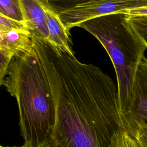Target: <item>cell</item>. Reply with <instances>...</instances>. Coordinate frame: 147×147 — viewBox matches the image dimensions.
Returning a JSON list of instances; mask_svg holds the SVG:
<instances>
[{
    "label": "cell",
    "instance_id": "cell-11",
    "mask_svg": "<svg viewBox=\"0 0 147 147\" xmlns=\"http://www.w3.org/2000/svg\"><path fill=\"white\" fill-rule=\"evenodd\" d=\"M110 147H140V146L133 136L124 129H121L114 135Z\"/></svg>",
    "mask_w": 147,
    "mask_h": 147
},
{
    "label": "cell",
    "instance_id": "cell-16",
    "mask_svg": "<svg viewBox=\"0 0 147 147\" xmlns=\"http://www.w3.org/2000/svg\"><path fill=\"white\" fill-rule=\"evenodd\" d=\"M122 13L125 14L127 17L147 16V6L142 8L127 10L124 11Z\"/></svg>",
    "mask_w": 147,
    "mask_h": 147
},
{
    "label": "cell",
    "instance_id": "cell-15",
    "mask_svg": "<svg viewBox=\"0 0 147 147\" xmlns=\"http://www.w3.org/2000/svg\"><path fill=\"white\" fill-rule=\"evenodd\" d=\"M11 29H28L23 22L18 21L0 14V30Z\"/></svg>",
    "mask_w": 147,
    "mask_h": 147
},
{
    "label": "cell",
    "instance_id": "cell-9",
    "mask_svg": "<svg viewBox=\"0 0 147 147\" xmlns=\"http://www.w3.org/2000/svg\"><path fill=\"white\" fill-rule=\"evenodd\" d=\"M42 5L51 11L59 14L76 6L92 0H38Z\"/></svg>",
    "mask_w": 147,
    "mask_h": 147
},
{
    "label": "cell",
    "instance_id": "cell-13",
    "mask_svg": "<svg viewBox=\"0 0 147 147\" xmlns=\"http://www.w3.org/2000/svg\"><path fill=\"white\" fill-rule=\"evenodd\" d=\"M15 56L14 53L9 49L0 47V84L5 78L10 62Z\"/></svg>",
    "mask_w": 147,
    "mask_h": 147
},
{
    "label": "cell",
    "instance_id": "cell-2",
    "mask_svg": "<svg viewBox=\"0 0 147 147\" xmlns=\"http://www.w3.org/2000/svg\"><path fill=\"white\" fill-rule=\"evenodd\" d=\"M16 99L20 134L33 147H43L56 121L51 85L36 51L14 56L1 84Z\"/></svg>",
    "mask_w": 147,
    "mask_h": 147
},
{
    "label": "cell",
    "instance_id": "cell-6",
    "mask_svg": "<svg viewBox=\"0 0 147 147\" xmlns=\"http://www.w3.org/2000/svg\"><path fill=\"white\" fill-rule=\"evenodd\" d=\"M24 22L31 36L48 43V30L45 10L38 0H18Z\"/></svg>",
    "mask_w": 147,
    "mask_h": 147
},
{
    "label": "cell",
    "instance_id": "cell-17",
    "mask_svg": "<svg viewBox=\"0 0 147 147\" xmlns=\"http://www.w3.org/2000/svg\"><path fill=\"white\" fill-rule=\"evenodd\" d=\"M0 147H33L30 144H26V143H24L23 145L22 146H1Z\"/></svg>",
    "mask_w": 147,
    "mask_h": 147
},
{
    "label": "cell",
    "instance_id": "cell-1",
    "mask_svg": "<svg viewBox=\"0 0 147 147\" xmlns=\"http://www.w3.org/2000/svg\"><path fill=\"white\" fill-rule=\"evenodd\" d=\"M33 39L56 106L53 129L43 147H110L123 129L117 85L95 65Z\"/></svg>",
    "mask_w": 147,
    "mask_h": 147
},
{
    "label": "cell",
    "instance_id": "cell-7",
    "mask_svg": "<svg viewBox=\"0 0 147 147\" xmlns=\"http://www.w3.org/2000/svg\"><path fill=\"white\" fill-rule=\"evenodd\" d=\"M44 8L48 30L47 44L56 51L75 56L69 31L67 29L59 14L46 7H44Z\"/></svg>",
    "mask_w": 147,
    "mask_h": 147
},
{
    "label": "cell",
    "instance_id": "cell-3",
    "mask_svg": "<svg viewBox=\"0 0 147 147\" xmlns=\"http://www.w3.org/2000/svg\"><path fill=\"white\" fill-rule=\"evenodd\" d=\"M79 27L88 32L100 42L113 63L121 116L129 107L136 73L147 47L122 13L94 18L81 23Z\"/></svg>",
    "mask_w": 147,
    "mask_h": 147
},
{
    "label": "cell",
    "instance_id": "cell-10",
    "mask_svg": "<svg viewBox=\"0 0 147 147\" xmlns=\"http://www.w3.org/2000/svg\"><path fill=\"white\" fill-rule=\"evenodd\" d=\"M0 14L24 23L18 0H0Z\"/></svg>",
    "mask_w": 147,
    "mask_h": 147
},
{
    "label": "cell",
    "instance_id": "cell-5",
    "mask_svg": "<svg viewBox=\"0 0 147 147\" xmlns=\"http://www.w3.org/2000/svg\"><path fill=\"white\" fill-rule=\"evenodd\" d=\"M121 117L126 131L138 123H147V59L145 57L137 71L127 110Z\"/></svg>",
    "mask_w": 147,
    "mask_h": 147
},
{
    "label": "cell",
    "instance_id": "cell-8",
    "mask_svg": "<svg viewBox=\"0 0 147 147\" xmlns=\"http://www.w3.org/2000/svg\"><path fill=\"white\" fill-rule=\"evenodd\" d=\"M0 47L11 51L14 56L30 53L35 51L31 34L25 29L0 30Z\"/></svg>",
    "mask_w": 147,
    "mask_h": 147
},
{
    "label": "cell",
    "instance_id": "cell-4",
    "mask_svg": "<svg viewBox=\"0 0 147 147\" xmlns=\"http://www.w3.org/2000/svg\"><path fill=\"white\" fill-rule=\"evenodd\" d=\"M147 6V0H92L59 14L67 29L98 17Z\"/></svg>",
    "mask_w": 147,
    "mask_h": 147
},
{
    "label": "cell",
    "instance_id": "cell-14",
    "mask_svg": "<svg viewBox=\"0 0 147 147\" xmlns=\"http://www.w3.org/2000/svg\"><path fill=\"white\" fill-rule=\"evenodd\" d=\"M138 141L140 147H147V123L140 122L135 125L129 131Z\"/></svg>",
    "mask_w": 147,
    "mask_h": 147
},
{
    "label": "cell",
    "instance_id": "cell-12",
    "mask_svg": "<svg viewBox=\"0 0 147 147\" xmlns=\"http://www.w3.org/2000/svg\"><path fill=\"white\" fill-rule=\"evenodd\" d=\"M126 17L129 24L147 47V16Z\"/></svg>",
    "mask_w": 147,
    "mask_h": 147
}]
</instances>
